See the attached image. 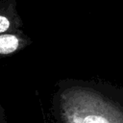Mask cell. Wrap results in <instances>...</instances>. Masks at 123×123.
I'll use <instances>...</instances> for the list:
<instances>
[{"label":"cell","instance_id":"cell-2","mask_svg":"<svg viewBox=\"0 0 123 123\" xmlns=\"http://www.w3.org/2000/svg\"><path fill=\"white\" fill-rule=\"evenodd\" d=\"M9 26H10L9 20L4 15H1V17H0V32L4 33L9 28Z\"/></svg>","mask_w":123,"mask_h":123},{"label":"cell","instance_id":"cell-1","mask_svg":"<svg viewBox=\"0 0 123 123\" xmlns=\"http://www.w3.org/2000/svg\"><path fill=\"white\" fill-rule=\"evenodd\" d=\"M18 46V39L12 35H2L0 37V52L1 54H10Z\"/></svg>","mask_w":123,"mask_h":123}]
</instances>
